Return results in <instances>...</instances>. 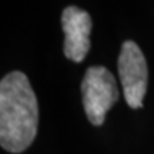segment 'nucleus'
<instances>
[{
    "label": "nucleus",
    "mask_w": 154,
    "mask_h": 154,
    "mask_svg": "<svg viewBox=\"0 0 154 154\" xmlns=\"http://www.w3.org/2000/svg\"><path fill=\"white\" fill-rule=\"evenodd\" d=\"M38 106L27 76L11 72L0 83V144L9 153H22L37 134Z\"/></svg>",
    "instance_id": "nucleus-1"
},
{
    "label": "nucleus",
    "mask_w": 154,
    "mask_h": 154,
    "mask_svg": "<svg viewBox=\"0 0 154 154\" xmlns=\"http://www.w3.org/2000/svg\"><path fill=\"white\" fill-rule=\"evenodd\" d=\"M82 94L87 119L94 126H101L107 111L119 100L114 76L103 66L88 67L82 83Z\"/></svg>",
    "instance_id": "nucleus-2"
},
{
    "label": "nucleus",
    "mask_w": 154,
    "mask_h": 154,
    "mask_svg": "<svg viewBox=\"0 0 154 154\" xmlns=\"http://www.w3.org/2000/svg\"><path fill=\"white\" fill-rule=\"evenodd\" d=\"M119 74L126 103L131 109L143 106L149 70L143 51L134 42H124L119 56Z\"/></svg>",
    "instance_id": "nucleus-3"
},
{
    "label": "nucleus",
    "mask_w": 154,
    "mask_h": 154,
    "mask_svg": "<svg viewBox=\"0 0 154 154\" xmlns=\"http://www.w3.org/2000/svg\"><path fill=\"white\" fill-rule=\"evenodd\" d=\"M61 29L64 32V54L73 61L84 60L90 50L91 17L87 11L70 6L63 10Z\"/></svg>",
    "instance_id": "nucleus-4"
}]
</instances>
